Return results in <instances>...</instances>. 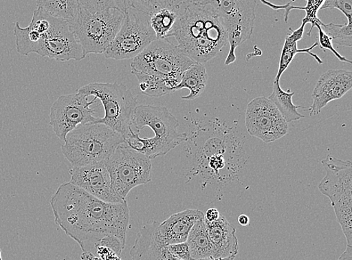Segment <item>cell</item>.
Here are the masks:
<instances>
[{
    "mask_svg": "<svg viewBox=\"0 0 352 260\" xmlns=\"http://www.w3.org/2000/svg\"><path fill=\"white\" fill-rule=\"evenodd\" d=\"M16 47L21 55L36 53L60 62L86 58L67 21L56 18L38 7L28 28L19 22L14 28Z\"/></svg>",
    "mask_w": 352,
    "mask_h": 260,
    "instance_id": "3",
    "label": "cell"
},
{
    "mask_svg": "<svg viewBox=\"0 0 352 260\" xmlns=\"http://www.w3.org/2000/svg\"><path fill=\"white\" fill-rule=\"evenodd\" d=\"M78 92L94 96L102 102L104 116L96 118L94 124L108 126L124 139L131 129L138 97L126 86L118 83H91L80 87Z\"/></svg>",
    "mask_w": 352,
    "mask_h": 260,
    "instance_id": "9",
    "label": "cell"
},
{
    "mask_svg": "<svg viewBox=\"0 0 352 260\" xmlns=\"http://www.w3.org/2000/svg\"><path fill=\"white\" fill-rule=\"evenodd\" d=\"M245 127L252 136L265 143L282 139L289 133V125L276 105L265 96L252 100L245 115Z\"/></svg>",
    "mask_w": 352,
    "mask_h": 260,
    "instance_id": "14",
    "label": "cell"
},
{
    "mask_svg": "<svg viewBox=\"0 0 352 260\" xmlns=\"http://www.w3.org/2000/svg\"><path fill=\"white\" fill-rule=\"evenodd\" d=\"M325 34L329 36L332 43L339 46L349 47L352 46V27L351 23L339 25L333 23L329 24L322 23L321 25Z\"/></svg>",
    "mask_w": 352,
    "mask_h": 260,
    "instance_id": "26",
    "label": "cell"
},
{
    "mask_svg": "<svg viewBox=\"0 0 352 260\" xmlns=\"http://www.w3.org/2000/svg\"><path fill=\"white\" fill-rule=\"evenodd\" d=\"M69 182L92 195L97 199L109 203H124L114 191L111 176L104 161L69 170Z\"/></svg>",
    "mask_w": 352,
    "mask_h": 260,
    "instance_id": "15",
    "label": "cell"
},
{
    "mask_svg": "<svg viewBox=\"0 0 352 260\" xmlns=\"http://www.w3.org/2000/svg\"><path fill=\"white\" fill-rule=\"evenodd\" d=\"M219 211L215 208H209L204 215V221L207 222H215L220 217Z\"/></svg>",
    "mask_w": 352,
    "mask_h": 260,
    "instance_id": "34",
    "label": "cell"
},
{
    "mask_svg": "<svg viewBox=\"0 0 352 260\" xmlns=\"http://www.w3.org/2000/svg\"><path fill=\"white\" fill-rule=\"evenodd\" d=\"M195 62L168 39H157L135 58L132 72L161 77L167 80L172 93L181 83L185 71Z\"/></svg>",
    "mask_w": 352,
    "mask_h": 260,
    "instance_id": "8",
    "label": "cell"
},
{
    "mask_svg": "<svg viewBox=\"0 0 352 260\" xmlns=\"http://www.w3.org/2000/svg\"><path fill=\"white\" fill-rule=\"evenodd\" d=\"M337 9L346 16L348 23H351L352 0H325L321 10Z\"/></svg>",
    "mask_w": 352,
    "mask_h": 260,
    "instance_id": "30",
    "label": "cell"
},
{
    "mask_svg": "<svg viewBox=\"0 0 352 260\" xmlns=\"http://www.w3.org/2000/svg\"><path fill=\"white\" fill-rule=\"evenodd\" d=\"M114 191L126 200L131 191L151 182V160L124 142L104 160Z\"/></svg>",
    "mask_w": 352,
    "mask_h": 260,
    "instance_id": "10",
    "label": "cell"
},
{
    "mask_svg": "<svg viewBox=\"0 0 352 260\" xmlns=\"http://www.w3.org/2000/svg\"><path fill=\"white\" fill-rule=\"evenodd\" d=\"M155 39L151 15L129 6L118 34L104 55L116 61L134 59Z\"/></svg>",
    "mask_w": 352,
    "mask_h": 260,
    "instance_id": "12",
    "label": "cell"
},
{
    "mask_svg": "<svg viewBox=\"0 0 352 260\" xmlns=\"http://www.w3.org/2000/svg\"><path fill=\"white\" fill-rule=\"evenodd\" d=\"M192 3L209 4L214 8L228 36L230 50L226 66L235 62V50L248 40L253 32L256 16V0H186Z\"/></svg>",
    "mask_w": 352,
    "mask_h": 260,
    "instance_id": "11",
    "label": "cell"
},
{
    "mask_svg": "<svg viewBox=\"0 0 352 260\" xmlns=\"http://www.w3.org/2000/svg\"><path fill=\"white\" fill-rule=\"evenodd\" d=\"M64 142V157L72 167H78L107 160L124 139L108 126L89 123L73 129Z\"/></svg>",
    "mask_w": 352,
    "mask_h": 260,
    "instance_id": "5",
    "label": "cell"
},
{
    "mask_svg": "<svg viewBox=\"0 0 352 260\" xmlns=\"http://www.w3.org/2000/svg\"><path fill=\"white\" fill-rule=\"evenodd\" d=\"M173 36L178 47L195 63H206L228 43V36L214 8L185 1L177 6Z\"/></svg>",
    "mask_w": 352,
    "mask_h": 260,
    "instance_id": "2",
    "label": "cell"
},
{
    "mask_svg": "<svg viewBox=\"0 0 352 260\" xmlns=\"http://www.w3.org/2000/svg\"><path fill=\"white\" fill-rule=\"evenodd\" d=\"M0 260H3L2 259V250L0 249Z\"/></svg>",
    "mask_w": 352,
    "mask_h": 260,
    "instance_id": "40",
    "label": "cell"
},
{
    "mask_svg": "<svg viewBox=\"0 0 352 260\" xmlns=\"http://www.w3.org/2000/svg\"><path fill=\"white\" fill-rule=\"evenodd\" d=\"M179 125L166 107L140 105L134 111L124 142L151 160L166 156L187 140L185 133L178 132Z\"/></svg>",
    "mask_w": 352,
    "mask_h": 260,
    "instance_id": "4",
    "label": "cell"
},
{
    "mask_svg": "<svg viewBox=\"0 0 352 260\" xmlns=\"http://www.w3.org/2000/svg\"><path fill=\"white\" fill-rule=\"evenodd\" d=\"M132 73L137 78L139 87L144 95L150 97H161L172 93L166 80L142 72H132Z\"/></svg>",
    "mask_w": 352,
    "mask_h": 260,
    "instance_id": "25",
    "label": "cell"
},
{
    "mask_svg": "<svg viewBox=\"0 0 352 260\" xmlns=\"http://www.w3.org/2000/svg\"><path fill=\"white\" fill-rule=\"evenodd\" d=\"M305 26V24L302 23L300 27L298 30L293 31L292 34L286 36L280 56V67L274 79L275 80H280L283 73L289 68V65L294 58V56L298 54H308L309 55L312 56L318 64L321 65L323 63V61L317 54L311 52L318 45V43H316L309 47L305 48V50H298V43L302 39V36H304Z\"/></svg>",
    "mask_w": 352,
    "mask_h": 260,
    "instance_id": "20",
    "label": "cell"
},
{
    "mask_svg": "<svg viewBox=\"0 0 352 260\" xmlns=\"http://www.w3.org/2000/svg\"><path fill=\"white\" fill-rule=\"evenodd\" d=\"M206 223L208 237L214 248V258L235 257L239 252V239L234 226L221 215L215 222Z\"/></svg>",
    "mask_w": 352,
    "mask_h": 260,
    "instance_id": "19",
    "label": "cell"
},
{
    "mask_svg": "<svg viewBox=\"0 0 352 260\" xmlns=\"http://www.w3.org/2000/svg\"><path fill=\"white\" fill-rule=\"evenodd\" d=\"M125 12L110 9L91 12L78 7L70 27L85 56L104 54L116 38Z\"/></svg>",
    "mask_w": 352,
    "mask_h": 260,
    "instance_id": "7",
    "label": "cell"
},
{
    "mask_svg": "<svg viewBox=\"0 0 352 260\" xmlns=\"http://www.w3.org/2000/svg\"><path fill=\"white\" fill-rule=\"evenodd\" d=\"M192 260L214 257V252L208 237L204 218L196 222L186 240Z\"/></svg>",
    "mask_w": 352,
    "mask_h": 260,
    "instance_id": "22",
    "label": "cell"
},
{
    "mask_svg": "<svg viewBox=\"0 0 352 260\" xmlns=\"http://www.w3.org/2000/svg\"><path fill=\"white\" fill-rule=\"evenodd\" d=\"M129 6L152 15L168 6V0H128Z\"/></svg>",
    "mask_w": 352,
    "mask_h": 260,
    "instance_id": "29",
    "label": "cell"
},
{
    "mask_svg": "<svg viewBox=\"0 0 352 260\" xmlns=\"http://www.w3.org/2000/svg\"><path fill=\"white\" fill-rule=\"evenodd\" d=\"M237 221L242 226H248L250 223V219L248 215H241L239 218H237Z\"/></svg>",
    "mask_w": 352,
    "mask_h": 260,
    "instance_id": "36",
    "label": "cell"
},
{
    "mask_svg": "<svg viewBox=\"0 0 352 260\" xmlns=\"http://www.w3.org/2000/svg\"><path fill=\"white\" fill-rule=\"evenodd\" d=\"M316 28L318 30V45L320 46L322 50L325 52L326 50H329L340 61L348 63L351 64V61L346 59L345 56H342L339 54L337 50H335L333 46V43L331 38L327 36L324 30H322L321 25H318Z\"/></svg>",
    "mask_w": 352,
    "mask_h": 260,
    "instance_id": "31",
    "label": "cell"
},
{
    "mask_svg": "<svg viewBox=\"0 0 352 260\" xmlns=\"http://www.w3.org/2000/svg\"><path fill=\"white\" fill-rule=\"evenodd\" d=\"M322 164L326 175L318 189L330 199L347 246L352 247V162L327 154Z\"/></svg>",
    "mask_w": 352,
    "mask_h": 260,
    "instance_id": "6",
    "label": "cell"
},
{
    "mask_svg": "<svg viewBox=\"0 0 352 260\" xmlns=\"http://www.w3.org/2000/svg\"><path fill=\"white\" fill-rule=\"evenodd\" d=\"M351 88V71L330 69L325 72L314 88L312 94L314 103L309 108V116H318L327 104L341 99Z\"/></svg>",
    "mask_w": 352,
    "mask_h": 260,
    "instance_id": "16",
    "label": "cell"
},
{
    "mask_svg": "<svg viewBox=\"0 0 352 260\" xmlns=\"http://www.w3.org/2000/svg\"><path fill=\"white\" fill-rule=\"evenodd\" d=\"M186 0H168V6H177Z\"/></svg>",
    "mask_w": 352,
    "mask_h": 260,
    "instance_id": "39",
    "label": "cell"
},
{
    "mask_svg": "<svg viewBox=\"0 0 352 260\" xmlns=\"http://www.w3.org/2000/svg\"><path fill=\"white\" fill-rule=\"evenodd\" d=\"M262 4H265L270 8H272L274 10H285V21L287 22L290 12L292 10V6L291 3L285 5H276L267 1V0H260Z\"/></svg>",
    "mask_w": 352,
    "mask_h": 260,
    "instance_id": "33",
    "label": "cell"
},
{
    "mask_svg": "<svg viewBox=\"0 0 352 260\" xmlns=\"http://www.w3.org/2000/svg\"><path fill=\"white\" fill-rule=\"evenodd\" d=\"M80 258L81 260H102L100 257L91 253H88V252H84V253L81 254Z\"/></svg>",
    "mask_w": 352,
    "mask_h": 260,
    "instance_id": "37",
    "label": "cell"
},
{
    "mask_svg": "<svg viewBox=\"0 0 352 260\" xmlns=\"http://www.w3.org/2000/svg\"><path fill=\"white\" fill-rule=\"evenodd\" d=\"M307 3L305 7H292L293 10H305L306 12V17L302 19V23H311V29L309 30L307 35L310 36L311 32L318 25H322V22L318 18V12L322 9L325 0H307Z\"/></svg>",
    "mask_w": 352,
    "mask_h": 260,
    "instance_id": "28",
    "label": "cell"
},
{
    "mask_svg": "<svg viewBox=\"0 0 352 260\" xmlns=\"http://www.w3.org/2000/svg\"><path fill=\"white\" fill-rule=\"evenodd\" d=\"M89 96L77 91L76 94L62 95L51 108L50 124L59 139L64 142L67 134L81 124L94 123L96 118L91 105L96 98L89 101Z\"/></svg>",
    "mask_w": 352,
    "mask_h": 260,
    "instance_id": "13",
    "label": "cell"
},
{
    "mask_svg": "<svg viewBox=\"0 0 352 260\" xmlns=\"http://www.w3.org/2000/svg\"><path fill=\"white\" fill-rule=\"evenodd\" d=\"M235 257H227V258H214V257H208L204 259H199L195 260H234Z\"/></svg>",
    "mask_w": 352,
    "mask_h": 260,
    "instance_id": "38",
    "label": "cell"
},
{
    "mask_svg": "<svg viewBox=\"0 0 352 260\" xmlns=\"http://www.w3.org/2000/svg\"><path fill=\"white\" fill-rule=\"evenodd\" d=\"M157 221L144 225L139 230L134 246L130 249L133 260H183L172 255L167 246L155 235Z\"/></svg>",
    "mask_w": 352,
    "mask_h": 260,
    "instance_id": "18",
    "label": "cell"
},
{
    "mask_svg": "<svg viewBox=\"0 0 352 260\" xmlns=\"http://www.w3.org/2000/svg\"><path fill=\"white\" fill-rule=\"evenodd\" d=\"M338 260H352V247L347 246Z\"/></svg>",
    "mask_w": 352,
    "mask_h": 260,
    "instance_id": "35",
    "label": "cell"
},
{
    "mask_svg": "<svg viewBox=\"0 0 352 260\" xmlns=\"http://www.w3.org/2000/svg\"><path fill=\"white\" fill-rule=\"evenodd\" d=\"M208 76L206 67L202 63H195L184 72L181 83L175 88V92L186 88L190 94L182 96L184 100H195L206 90Z\"/></svg>",
    "mask_w": 352,
    "mask_h": 260,
    "instance_id": "21",
    "label": "cell"
},
{
    "mask_svg": "<svg viewBox=\"0 0 352 260\" xmlns=\"http://www.w3.org/2000/svg\"><path fill=\"white\" fill-rule=\"evenodd\" d=\"M55 224L78 242L84 252L106 237L126 245L129 222L127 202L109 203L92 196L71 182L59 186L51 199Z\"/></svg>",
    "mask_w": 352,
    "mask_h": 260,
    "instance_id": "1",
    "label": "cell"
},
{
    "mask_svg": "<svg viewBox=\"0 0 352 260\" xmlns=\"http://www.w3.org/2000/svg\"><path fill=\"white\" fill-rule=\"evenodd\" d=\"M78 7L91 12H96L110 9H117L126 12L128 9V0H76Z\"/></svg>",
    "mask_w": 352,
    "mask_h": 260,
    "instance_id": "27",
    "label": "cell"
},
{
    "mask_svg": "<svg viewBox=\"0 0 352 260\" xmlns=\"http://www.w3.org/2000/svg\"><path fill=\"white\" fill-rule=\"evenodd\" d=\"M204 218V215L200 210H185L172 215L161 224L158 223L155 235L166 246L185 242L194 224Z\"/></svg>",
    "mask_w": 352,
    "mask_h": 260,
    "instance_id": "17",
    "label": "cell"
},
{
    "mask_svg": "<svg viewBox=\"0 0 352 260\" xmlns=\"http://www.w3.org/2000/svg\"><path fill=\"white\" fill-rule=\"evenodd\" d=\"M285 92L280 87V81L274 80L273 92L268 99L271 100L278 110L281 113L282 116L287 123L304 118L305 116L298 111V109H302L300 105H296L292 102V97L294 92Z\"/></svg>",
    "mask_w": 352,
    "mask_h": 260,
    "instance_id": "23",
    "label": "cell"
},
{
    "mask_svg": "<svg viewBox=\"0 0 352 260\" xmlns=\"http://www.w3.org/2000/svg\"><path fill=\"white\" fill-rule=\"evenodd\" d=\"M167 248L170 253L178 259L183 260H192L189 246L186 241L169 245Z\"/></svg>",
    "mask_w": 352,
    "mask_h": 260,
    "instance_id": "32",
    "label": "cell"
},
{
    "mask_svg": "<svg viewBox=\"0 0 352 260\" xmlns=\"http://www.w3.org/2000/svg\"><path fill=\"white\" fill-rule=\"evenodd\" d=\"M177 6H167L164 9L151 15V25L157 39L173 36V32L178 19Z\"/></svg>",
    "mask_w": 352,
    "mask_h": 260,
    "instance_id": "24",
    "label": "cell"
}]
</instances>
